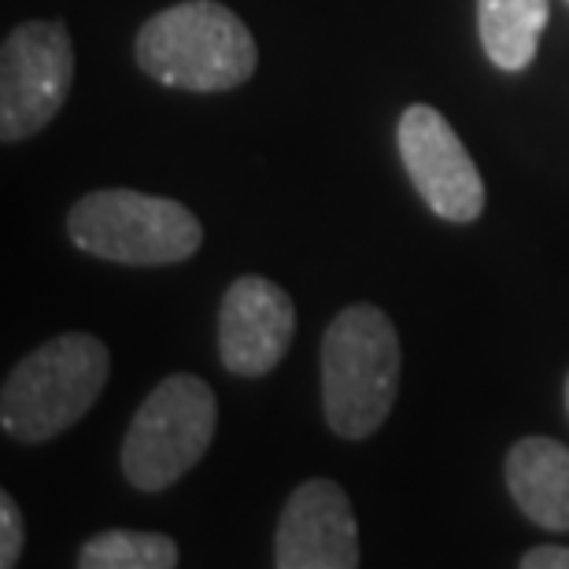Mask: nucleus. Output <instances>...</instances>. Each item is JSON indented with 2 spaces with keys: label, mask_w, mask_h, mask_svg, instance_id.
Listing matches in <instances>:
<instances>
[{
  "label": "nucleus",
  "mask_w": 569,
  "mask_h": 569,
  "mask_svg": "<svg viewBox=\"0 0 569 569\" xmlns=\"http://www.w3.org/2000/svg\"><path fill=\"white\" fill-rule=\"evenodd\" d=\"M400 337L373 303L345 307L322 337V411L337 437L378 432L400 392Z\"/></svg>",
  "instance_id": "nucleus-1"
},
{
  "label": "nucleus",
  "mask_w": 569,
  "mask_h": 569,
  "mask_svg": "<svg viewBox=\"0 0 569 569\" xmlns=\"http://www.w3.org/2000/svg\"><path fill=\"white\" fill-rule=\"evenodd\" d=\"M133 52L156 82L192 93L237 89L259 67L252 30L219 0H181L159 11L141 27Z\"/></svg>",
  "instance_id": "nucleus-2"
},
{
  "label": "nucleus",
  "mask_w": 569,
  "mask_h": 569,
  "mask_svg": "<svg viewBox=\"0 0 569 569\" xmlns=\"http://www.w3.org/2000/svg\"><path fill=\"white\" fill-rule=\"evenodd\" d=\"M111 356L93 333H63L44 340L0 389V426L8 437L41 443L82 422L108 385Z\"/></svg>",
  "instance_id": "nucleus-3"
},
{
  "label": "nucleus",
  "mask_w": 569,
  "mask_h": 569,
  "mask_svg": "<svg viewBox=\"0 0 569 569\" xmlns=\"http://www.w3.org/2000/svg\"><path fill=\"white\" fill-rule=\"evenodd\" d=\"M67 233L82 252L122 267H170L200 252L203 226L186 203L138 189H97L74 200Z\"/></svg>",
  "instance_id": "nucleus-4"
},
{
  "label": "nucleus",
  "mask_w": 569,
  "mask_h": 569,
  "mask_svg": "<svg viewBox=\"0 0 569 569\" xmlns=\"http://www.w3.org/2000/svg\"><path fill=\"white\" fill-rule=\"evenodd\" d=\"M219 426L211 385L192 373L163 378L133 415L122 443V473L138 492H163L178 485L203 455Z\"/></svg>",
  "instance_id": "nucleus-5"
},
{
  "label": "nucleus",
  "mask_w": 569,
  "mask_h": 569,
  "mask_svg": "<svg viewBox=\"0 0 569 569\" xmlns=\"http://www.w3.org/2000/svg\"><path fill=\"white\" fill-rule=\"evenodd\" d=\"M74 86V41L60 19L22 22L0 49V141L41 133Z\"/></svg>",
  "instance_id": "nucleus-6"
},
{
  "label": "nucleus",
  "mask_w": 569,
  "mask_h": 569,
  "mask_svg": "<svg viewBox=\"0 0 569 569\" xmlns=\"http://www.w3.org/2000/svg\"><path fill=\"white\" fill-rule=\"evenodd\" d=\"M400 159L411 174L418 197L429 203L443 222H473L485 211V181L481 170L466 152L451 122L429 104H411L396 127Z\"/></svg>",
  "instance_id": "nucleus-7"
},
{
  "label": "nucleus",
  "mask_w": 569,
  "mask_h": 569,
  "mask_svg": "<svg viewBox=\"0 0 569 569\" xmlns=\"http://www.w3.org/2000/svg\"><path fill=\"white\" fill-rule=\"evenodd\" d=\"M296 333V307L270 278L244 274L222 296L219 356L237 378H263L284 359Z\"/></svg>",
  "instance_id": "nucleus-8"
},
{
  "label": "nucleus",
  "mask_w": 569,
  "mask_h": 569,
  "mask_svg": "<svg viewBox=\"0 0 569 569\" xmlns=\"http://www.w3.org/2000/svg\"><path fill=\"white\" fill-rule=\"evenodd\" d=\"M278 569H356L359 526L345 488L311 477L284 503L274 537Z\"/></svg>",
  "instance_id": "nucleus-9"
},
{
  "label": "nucleus",
  "mask_w": 569,
  "mask_h": 569,
  "mask_svg": "<svg viewBox=\"0 0 569 569\" xmlns=\"http://www.w3.org/2000/svg\"><path fill=\"white\" fill-rule=\"evenodd\" d=\"M507 488L518 510L543 529L569 532V448L551 437H526L507 455Z\"/></svg>",
  "instance_id": "nucleus-10"
},
{
  "label": "nucleus",
  "mask_w": 569,
  "mask_h": 569,
  "mask_svg": "<svg viewBox=\"0 0 569 569\" xmlns=\"http://www.w3.org/2000/svg\"><path fill=\"white\" fill-rule=\"evenodd\" d=\"M551 0H477L481 44L499 71H526L537 60Z\"/></svg>",
  "instance_id": "nucleus-11"
},
{
  "label": "nucleus",
  "mask_w": 569,
  "mask_h": 569,
  "mask_svg": "<svg viewBox=\"0 0 569 569\" xmlns=\"http://www.w3.org/2000/svg\"><path fill=\"white\" fill-rule=\"evenodd\" d=\"M82 569H174L178 566V543L163 532H133V529H111L97 532L93 540L78 551Z\"/></svg>",
  "instance_id": "nucleus-12"
},
{
  "label": "nucleus",
  "mask_w": 569,
  "mask_h": 569,
  "mask_svg": "<svg viewBox=\"0 0 569 569\" xmlns=\"http://www.w3.org/2000/svg\"><path fill=\"white\" fill-rule=\"evenodd\" d=\"M22 555V515L8 492L0 496V566L11 569Z\"/></svg>",
  "instance_id": "nucleus-13"
},
{
  "label": "nucleus",
  "mask_w": 569,
  "mask_h": 569,
  "mask_svg": "<svg viewBox=\"0 0 569 569\" xmlns=\"http://www.w3.org/2000/svg\"><path fill=\"white\" fill-rule=\"evenodd\" d=\"M521 569H569V548H529L521 555Z\"/></svg>",
  "instance_id": "nucleus-14"
},
{
  "label": "nucleus",
  "mask_w": 569,
  "mask_h": 569,
  "mask_svg": "<svg viewBox=\"0 0 569 569\" xmlns=\"http://www.w3.org/2000/svg\"><path fill=\"white\" fill-rule=\"evenodd\" d=\"M566 407H569V378H566Z\"/></svg>",
  "instance_id": "nucleus-15"
}]
</instances>
